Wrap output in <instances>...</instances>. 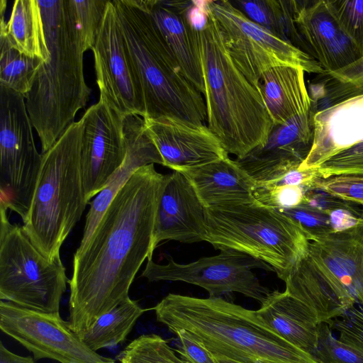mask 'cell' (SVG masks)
Here are the masks:
<instances>
[{
  "mask_svg": "<svg viewBox=\"0 0 363 363\" xmlns=\"http://www.w3.org/2000/svg\"><path fill=\"white\" fill-rule=\"evenodd\" d=\"M255 311L277 335L316 357L319 325L315 312L286 291H270Z\"/></svg>",
  "mask_w": 363,
  "mask_h": 363,
  "instance_id": "obj_22",
  "label": "cell"
},
{
  "mask_svg": "<svg viewBox=\"0 0 363 363\" xmlns=\"http://www.w3.org/2000/svg\"><path fill=\"white\" fill-rule=\"evenodd\" d=\"M38 1L50 59L40 65L25 101L44 153L74 122L78 111L89 100L91 89L85 82V50L67 0Z\"/></svg>",
  "mask_w": 363,
  "mask_h": 363,
  "instance_id": "obj_4",
  "label": "cell"
},
{
  "mask_svg": "<svg viewBox=\"0 0 363 363\" xmlns=\"http://www.w3.org/2000/svg\"><path fill=\"white\" fill-rule=\"evenodd\" d=\"M178 344L177 350L180 357L188 363H217L213 355L199 343L192 339L184 330L174 333Z\"/></svg>",
  "mask_w": 363,
  "mask_h": 363,
  "instance_id": "obj_36",
  "label": "cell"
},
{
  "mask_svg": "<svg viewBox=\"0 0 363 363\" xmlns=\"http://www.w3.org/2000/svg\"><path fill=\"white\" fill-rule=\"evenodd\" d=\"M315 357L321 363H363V348L341 341L328 323H320Z\"/></svg>",
  "mask_w": 363,
  "mask_h": 363,
  "instance_id": "obj_31",
  "label": "cell"
},
{
  "mask_svg": "<svg viewBox=\"0 0 363 363\" xmlns=\"http://www.w3.org/2000/svg\"><path fill=\"white\" fill-rule=\"evenodd\" d=\"M195 30L207 126L228 153L242 158L267 140L274 128L272 119L260 89L248 80L228 52L210 9L204 26Z\"/></svg>",
  "mask_w": 363,
  "mask_h": 363,
  "instance_id": "obj_3",
  "label": "cell"
},
{
  "mask_svg": "<svg viewBox=\"0 0 363 363\" xmlns=\"http://www.w3.org/2000/svg\"><path fill=\"white\" fill-rule=\"evenodd\" d=\"M99 99L124 116L145 117L143 93L121 29L116 8L108 0L92 48Z\"/></svg>",
  "mask_w": 363,
  "mask_h": 363,
  "instance_id": "obj_13",
  "label": "cell"
},
{
  "mask_svg": "<svg viewBox=\"0 0 363 363\" xmlns=\"http://www.w3.org/2000/svg\"><path fill=\"white\" fill-rule=\"evenodd\" d=\"M230 1L252 21L296 47V44L298 43L299 36L294 21L293 1L277 0Z\"/></svg>",
  "mask_w": 363,
  "mask_h": 363,
  "instance_id": "obj_26",
  "label": "cell"
},
{
  "mask_svg": "<svg viewBox=\"0 0 363 363\" xmlns=\"http://www.w3.org/2000/svg\"><path fill=\"white\" fill-rule=\"evenodd\" d=\"M167 174L154 164L136 170L105 211L91 238L77 249L69 320L78 335L129 298L128 291L151 251L155 216Z\"/></svg>",
  "mask_w": 363,
  "mask_h": 363,
  "instance_id": "obj_1",
  "label": "cell"
},
{
  "mask_svg": "<svg viewBox=\"0 0 363 363\" xmlns=\"http://www.w3.org/2000/svg\"><path fill=\"white\" fill-rule=\"evenodd\" d=\"M0 329L31 352L34 359L60 363H115L89 348L60 314L0 301Z\"/></svg>",
  "mask_w": 363,
  "mask_h": 363,
  "instance_id": "obj_12",
  "label": "cell"
},
{
  "mask_svg": "<svg viewBox=\"0 0 363 363\" xmlns=\"http://www.w3.org/2000/svg\"><path fill=\"white\" fill-rule=\"evenodd\" d=\"M256 268L274 272L271 266L250 255L223 250L217 255L186 264L169 258L165 264L147 259L141 277L149 281H183L196 285L206 290L212 298L237 292L261 303L271 291L252 272Z\"/></svg>",
  "mask_w": 363,
  "mask_h": 363,
  "instance_id": "obj_11",
  "label": "cell"
},
{
  "mask_svg": "<svg viewBox=\"0 0 363 363\" xmlns=\"http://www.w3.org/2000/svg\"><path fill=\"white\" fill-rule=\"evenodd\" d=\"M125 117L99 99L81 118V168L89 203L105 188L125 160Z\"/></svg>",
  "mask_w": 363,
  "mask_h": 363,
  "instance_id": "obj_14",
  "label": "cell"
},
{
  "mask_svg": "<svg viewBox=\"0 0 363 363\" xmlns=\"http://www.w3.org/2000/svg\"><path fill=\"white\" fill-rule=\"evenodd\" d=\"M178 172L189 179L206 208L256 201L255 182L229 157Z\"/></svg>",
  "mask_w": 363,
  "mask_h": 363,
  "instance_id": "obj_21",
  "label": "cell"
},
{
  "mask_svg": "<svg viewBox=\"0 0 363 363\" xmlns=\"http://www.w3.org/2000/svg\"><path fill=\"white\" fill-rule=\"evenodd\" d=\"M279 211L296 221L310 241L315 238L334 232L328 213L303 204L294 208Z\"/></svg>",
  "mask_w": 363,
  "mask_h": 363,
  "instance_id": "obj_34",
  "label": "cell"
},
{
  "mask_svg": "<svg viewBox=\"0 0 363 363\" xmlns=\"http://www.w3.org/2000/svg\"><path fill=\"white\" fill-rule=\"evenodd\" d=\"M146 311L129 297L100 316L79 336L94 352L115 346L125 340L137 320Z\"/></svg>",
  "mask_w": 363,
  "mask_h": 363,
  "instance_id": "obj_25",
  "label": "cell"
},
{
  "mask_svg": "<svg viewBox=\"0 0 363 363\" xmlns=\"http://www.w3.org/2000/svg\"><path fill=\"white\" fill-rule=\"evenodd\" d=\"M23 96L0 86V206L24 221L42 164Z\"/></svg>",
  "mask_w": 363,
  "mask_h": 363,
  "instance_id": "obj_9",
  "label": "cell"
},
{
  "mask_svg": "<svg viewBox=\"0 0 363 363\" xmlns=\"http://www.w3.org/2000/svg\"><path fill=\"white\" fill-rule=\"evenodd\" d=\"M294 17L297 30L311 45L318 43L323 50L335 56L343 55L350 48L348 35L340 30L336 19L326 14H315L312 9L301 7L293 1Z\"/></svg>",
  "mask_w": 363,
  "mask_h": 363,
  "instance_id": "obj_27",
  "label": "cell"
},
{
  "mask_svg": "<svg viewBox=\"0 0 363 363\" xmlns=\"http://www.w3.org/2000/svg\"><path fill=\"white\" fill-rule=\"evenodd\" d=\"M308 113L274 126L267 140L235 161L255 183L277 179L298 167L311 148Z\"/></svg>",
  "mask_w": 363,
  "mask_h": 363,
  "instance_id": "obj_17",
  "label": "cell"
},
{
  "mask_svg": "<svg viewBox=\"0 0 363 363\" xmlns=\"http://www.w3.org/2000/svg\"><path fill=\"white\" fill-rule=\"evenodd\" d=\"M124 135L127 147L125 160L105 188L91 202L77 249L84 247L113 199L136 170L151 164L163 165V160L147 132L143 118L137 115L126 116Z\"/></svg>",
  "mask_w": 363,
  "mask_h": 363,
  "instance_id": "obj_19",
  "label": "cell"
},
{
  "mask_svg": "<svg viewBox=\"0 0 363 363\" xmlns=\"http://www.w3.org/2000/svg\"><path fill=\"white\" fill-rule=\"evenodd\" d=\"M60 257L48 259L22 226L0 206V299L45 313L60 314L69 279Z\"/></svg>",
  "mask_w": 363,
  "mask_h": 363,
  "instance_id": "obj_8",
  "label": "cell"
},
{
  "mask_svg": "<svg viewBox=\"0 0 363 363\" xmlns=\"http://www.w3.org/2000/svg\"><path fill=\"white\" fill-rule=\"evenodd\" d=\"M144 121L147 132L163 160V166L173 171L228 157L220 140L205 124L174 116L145 118Z\"/></svg>",
  "mask_w": 363,
  "mask_h": 363,
  "instance_id": "obj_15",
  "label": "cell"
},
{
  "mask_svg": "<svg viewBox=\"0 0 363 363\" xmlns=\"http://www.w3.org/2000/svg\"><path fill=\"white\" fill-rule=\"evenodd\" d=\"M108 0H67L85 52L92 50Z\"/></svg>",
  "mask_w": 363,
  "mask_h": 363,
  "instance_id": "obj_30",
  "label": "cell"
},
{
  "mask_svg": "<svg viewBox=\"0 0 363 363\" xmlns=\"http://www.w3.org/2000/svg\"><path fill=\"white\" fill-rule=\"evenodd\" d=\"M152 309L171 332L185 330L213 356L239 363H321L277 335L255 311L220 297L169 294Z\"/></svg>",
  "mask_w": 363,
  "mask_h": 363,
  "instance_id": "obj_2",
  "label": "cell"
},
{
  "mask_svg": "<svg viewBox=\"0 0 363 363\" xmlns=\"http://www.w3.org/2000/svg\"><path fill=\"white\" fill-rule=\"evenodd\" d=\"M206 225L205 241L215 249L234 250L258 259L283 281L310 242L296 221L257 201L206 208Z\"/></svg>",
  "mask_w": 363,
  "mask_h": 363,
  "instance_id": "obj_7",
  "label": "cell"
},
{
  "mask_svg": "<svg viewBox=\"0 0 363 363\" xmlns=\"http://www.w3.org/2000/svg\"><path fill=\"white\" fill-rule=\"evenodd\" d=\"M206 208L189 179L180 172L167 174L155 216L152 253L160 242L205 241Z\"/></svg>",
  "mask_w": 363,
  "mask_h": 363,
  "instance_id": "obj_16",
  "label": "cell"
},
{
  "mask_svg": "<svg viewBox=\"0 0 363 363\" xmlns=\"http://www.w3.org/2000/svg\"><path fill=\"white\" fill-rule=\"evenodd\" d=\"M313 188L342 200L363 206V174H341L317 179Z\"/></svg>",
  "mask_w": 363,
  "mask_h": 363,
  "instance_id": "obj_33",
  "label": "cell"
},
{
  "mask_svg": "<svg viewBox=\"0 0 363 363\" xmlns=\"http://www.w3.org/2000/svg\"><path fill=\"white\" fill-rule=\"evenodd\" d=\"M140 83L145 118L174 116L205 124L201 93L186 78L155 27L145 0H113Z\"/></svg>",
  "mask_w": 363,
  "mask_h": 363,
  "instance_id": "obj_5",
  "label": "cell"
},
{
  "mask_svg": "<svg viewBox=\"0 0 363 363\" xmlns=\"http://www.w3.org/2000/svg\"><path fill=\"white\" fill-rule=\"evenodd\" d=\"M217 363H239L233 360L225 359L220 357L213 356Z\"/></svg>",
  "mask_w": 363,
  "mask_h": 363,
  "instance_id": "obj_38",
  "label": "cell"
},
{
  "mask_svg": "<svg viewBox=\"0 0 363 363\" xmlns=\"http://www.w3.org/2000/svg\"><path fill=\"white\" fill-rule=\"evenodd\" d=\"M0 52V86L10 89L26 98L43 61L12 48L1 36Z\"/></svg>",
  "mask_w": 363,
  "mask_h": 363,
  "instance_id": "obj_28",
  "label": "cell"
},
{
  "mask_svg": "<svg viewBox=\"0 0 363 363\" xmlns=\"http://www.w3.org/2000/svg\"><path fill=\"white\" fill-rule=\"evenodd\" d=\"M120 363H188L156 334L142 335L116 357Z\"/></svg>",
  "mask_w": 363,
  "mask_h": 363,
  "instance_id": "obj_29",
  "label": "cell"
},
{
  "mask_svg": "<svg viewBox=\"0 0 363 363\" xmlns=\"http://www.w3.org/2000/svg\"><path fill=\"white\" fill-rule=\"evenodd\" d=\"M303 70L300 67L281 65L272 67L262 75L259 87L274 126L308 113L310 100Z\"/></svg>",
  "mask_w": 363,
  "mask_h": 363,
  "instance_id": "obj_23",
  "label": "cell"
},
{
  "mask_svg": "<svg viewBox=\"0 0 363 363\" xmlns=\"http://www.w3.org/2000/svg\"><path fill=\"white\" fill-rule=\"evenodd\" d=\"M189 2L145 0L155 27L184 76L203 94L204 83L196 33L186 13Z\"/></svg>",
  "mask_w": 363,
  "mask_h": 363,
  "instance_id": "obj_20",
  "label": "cell"
},
{
  "mask_svg": "<svg viewBox=\"0 0 363 363\" xmlns=\"http://www.w3.org/2000/svg\"><path fill=\"white\" fill-rule=\"evenodd\" d=\"M83 121L73 122L42 153L32 202L23 228L50 260L60 257L62 245L79 221L89 203L81 168Z\"/></svg>",
  "mask_w": 363,
  "mask_h": 363,
  "instance_id": "obj_6",
  "label": "cell"
},
{
  "mask_svg": "<svg viewBox=\"0 0 363 363\" xmlns=\"http://www.w3.org/2000/svg\"><path fill=\"white\" fill-rule=\"evenodd\" d=\"M308 253L363 306V206L354 226L315 238L310 241Z\"/></svg>",
  "mask_w": 363,
  "mask_h": 363,
  "instance_id": "obj_18",
  "label": "cell"
},
{
  "mask_svg": "<svg viewBox=\"0 0 363 363\" xmlns=\"http://www.w3.org/2000/svg\"><path fill=\"white\" fill-rule=\"evenodd\" d=\"M0 36L22 53L43 62L50 59L43 20L37 0H16L9 18L1 13Z\"/></svg>",
  "mask_w": 363,
  "mask_h": 363,
  "instance_id": "obj_24",
  "label": "cell"
},
{
  "mask_svg": "<svg viewBox=\"0 0 363 363\" xmlns=\"http://www.w3.org/2000/svg\"><path fill=\"white\" fill-rule=\"evenodd\" d=\"M0 363H35L30 357H23L14 354L9 350L1 342H0Z\"/></svg>",
  "mask_w": 363,
  "mask_h": 363,
  "instance_id": "obj_37",
  "label": "cell"
},
{
  "mask_svg": "<svg viewBox=\"0 0 363 363\" xmlns=\"http://www.w3.org/2000/svg\"><path fill=\"white\" fill-rule=\"evenodd\" d=\"M339 335L338 339L363 348V309L352 307L328 323Z\"/></svg>",
  "mask_w": 363,
  "mask_h": 363,
  "instance_id": "obj_35",
  "label": "cell"
},
{
  "mask_svg": "<svg viewBox=\"0 0 363 363\" xmlns=\"http://www.w3.org/2000/svg\"><path fill=\"white\" fill-rule=\"evenodd\" d=\"M225 47L235 64L255 86L267 70L291 65L308 70L307 55L249 19L230 1L208 0Z\"/></svg>",
  "mask_w": 363,
  "mask_h": 363,
  "instance_id": "obj_10",
  "label": "cell"
},
{
  "mask_svg": "<svg viewBox=\"0 0 363 363\" xmlns=\"http://www.w3.org/2000/svg\"><path fill=\"white\" fill-rule=\"evenodd\" d=\"M307 189L301 186L275 185L269 182L255 183L252 195L257 202L283 211L301 205Z\"/></svg>",
  "mask_w": 363,
  "mask_h": 363,
  "instance_id": "obj_32",
  "label": "cell"
}]
</instances>
